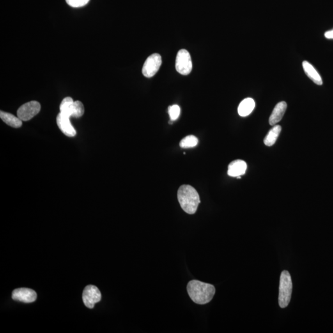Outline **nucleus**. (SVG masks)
<instances>
[{
	"instance_id": "nucleus-19",
	"label": "nucleus",
	"mask_w": 333,
	"mask_h": 333,
	"mask_svg": "<svg viewBox=\"0 0 333 333\" xmlns=\"http://www.w3.org/2000/svg\"><path fill=\"white\" fill-rule=\"evenodd\" d=\"M180 107L178 105H172L169 106L168 112L171 121L177 120L180 114Z\"/></svg>"
},
{
	"instance_id": "nucleus-13",
	"label": "nucleus",
	"mask_w": 333,
	"mask_h": 333,
	"mask_svg": "<svg viewBox=\"0 0 333 333\" xmlns=\"http://www.w3.org/2000/svg\"><path fill=\"white\" fill-rule=\"evenodd\" d=\"M256 105L253 99L247 98L245 99L239 105L238 112L241 117H246L252 113Z\"/></svg>"
},
{
	"instance_id": "nucleus-20",
	"label": "nucleus",
	"mask_w": 333,
	"mask_h": 333,
	"mask_svg": "<svg viewBox=\"0 0 333 333\" xmlns=\"http://www.w3.org/2000/svg\"><path fill=\"white\" fill-rule=\"evenodd\" d=\"M89 0H66V3L73 8H80L86 6Z\"/></svg>"
},
{
	"instance_id": "nucleus-3",
	"label": "nucleus",
	"mask_w": 333,
	"mask_h": 333,
	"mask_svg": "<svg viewBox=\"0 0 333 333\" xmlns=\"http://www.w3.org/2000/svg\"><path fill=\"white\" fill-rule=\"evenodd\" d=\"M293 283L290 274L284 270L280 277L279 302L280 307L285 308L290 302Z\"/></svg>"
},
{
	"instance_id": "nucleus-8",
	"label": "nucleus",
	"mask_w": 333,
	"mask_h": 333,
	"mask_svg": "<svg viewBox=\"0 0 333 333\" xmlns=\"http://www.w3.org/2000/svg\"><path fill=\"white\" fill-rule=\"evenodd\" d=\"M37 295L35 291L29 288L16 289L12 293L13 299L25 303L35 301Z\"/></svg>"
},
{
	"instance_id": "nucleus-5",
	"label": "nucleus",
	"mask_w": 333,
	"mask_h": 333,
	"mask_svg": "<svg viewBox=\"0 0 333 333\" xmlns=\"http://www.w3.org/2000/svg\"><path fill=\"white\" fill-rule=\"evenodd\" d=\"M40 103L36 101H32L23 105L18 110V117L22 121H28L40 111Z\"/></svg>"
},
{
	"instance_id": "nucleus-6",
	"label": "nucleus",
	"mask_w": 333,
	"mask_h": 333,
	"mask_svg": "<svg viewBox=\"0 0 333 333\" xmlns=\"http://www.w3.org/2000/svg\"><path fill=\"white\" fill-rule=\"evenodd\" d=\"M162 64V58L160 55L158 53L151 55L144 63L142 72L144 77H152L159 70Z\"/></svg>"
},
{
	"instance_id": "nucleus-14",
	"label": "nucleus",
	"mask_w": 333,
	"mask_h": 333,
	"mask_svg": "<svg viewBox=\"0 0 333 333\" xmlns=\"http://www.w3.org/2000/svg\"><path fill=\"white\" fill-rule=\"evenodd\" d=\"M0 118L4 123L13 128H19L22 125V121L8 112L1 111Z\"/></svg>"
},
{
	"instance_id": "nucleus-10",
	"label": "nucleus",
	"mask_w": 333,
	"mask_h": 333,
	"mask_svg": "<svg viewBox=\"0 0 333 333\" xmlns=\"http://www.w3.org/2000/svg\"><path fill=\"white\" fill-rule=\"evenodd\" d=\"M246 170L247 164L244 160H234L228 165V175L232 177L241 176L245 174Z\"/></svg>"
},
{
	"instance_id": "nucleus-4",
	"label": "nucleus",
	"mask_w": 333,
	"mask_h": 333,
	"mask_svg": "<svg viewBox=\"0 0 333 333\" xmlns=\"http://www.w3.org/2000/svg\"><path fill=\"white\" fill-rule=\"evenodd\" d=\"M175 68L178 73L183 75H188L192 72V57L187 50H181L178 52L176 57Z\"/></svg>"
},
{
	"instance_id": "nucleus-1",
	"label": "nucleus",
	"mask_w": 333,
	"mask_h": 333,
	"mask_svg": "<svg viewBox=\"0 0 333 333\" xmlns=\"http://www.w3.org/2000/svg\"><path fill=\"white\" fill-rule=\"evenodd\" d=\"M187 291L193 301L197 304H208L215 293V287L206 282L192 280L188 283Z\"/></svg>"
},
{
	"instance_id": "nucleus-16",
	"label": "nucleus",
	"mask_w": 333,
	"mask_h": 333,
	"mask_svg": "<svg viewBox=\"0 0 333 333\" xmlns=\"http://www.w3.org/2000/svg\"><path fill=\"white\" fill-rule=\"evenodd\" d=\"M73 103L74 102H73L72 98L66 97L64 98L62 101L60 105L61 113L70 118L72 117Z\"/></svg>"
},
{
	"instance_id": "nucleus-11",
	"label": "nucleus",
	"mask_w": 333,
	"mask_h": 333,
	"mask_svg": "<svg viewBox=\"0 0 333 333\" xmlns=\"http://www.w3.org/2000/svg\"><path fill=\"white\" fill-rule=\"evenodd\" d=\"M287 104L286 102H281L278 103L275 105L274 109L269 118V123L270 125H275L281 120L282 117L286 111Z\"/></svg>"
},
{
	"instance_id": "nucleus-21",
	"label": "nucleus",
	"mask_w": 333,
	"mask_h": 333,
	"mask_svg": "<svg viewBox=\"0 0 333 333\" xmlns=\"http://www.w3.org/2000/svg\"><path fill=\"white\" fill-rule=\"evenodd\" d=\"M325 36L328 39H333V30L325 32Z\"/></svg>"
},
{
	"instance_id": "nucleus-7",
	"label": "nucleus",
	"mask_w": 333,
	"mask_h": 333,
	"mask_svg": "<svg viewBox=\"0 0 333 333\" xmlns=\"http://www.w3.org/2000/svg\"><path fill=\"white\" fill-rule=\"evenodd\" d=\"M83 301L87 307L93 309L95 304L102 299V294L97 287L88 285L86 287L82 295Z\"/></svg>"
},
{
	"instance_id": "nucleus-18",
	"label": "nucleus",
	"mask_w": 333,
	"mask_h": 333,
	"mask_svg": "<svg viewBox=\"0 0 333 333\" xmlns=\"http://www.w3.org/2000/svg\"><path fill=\"white\" fill-rule=\"evenodd\" d=\"M85 109L84 105L80 101H76L73 103L72 117L79 118L84 114Z\"/></svg>"
},
{
	"instance_id": "nucleus-9",
	"label": "nucleus",
	"mask_w": 333,
	"mask_h": 333,
	"mask_svg": "<svg viewBox=\"0 0 333 333\" xmlns=\"http://www.w3.org/2000/svg\"><path fill=\"white\" fill-rule=\"evenodd\" d=\"M57 124L58 125L59 129L61 132L66 135V136L70 137H75L77 134L76 130L73 128L72 124L70 123V118L68 116H64V114L59 113L57 116L56 119Z\"/></svg>"
},
{
	"instance_id": "nucleus-2",
	"label": "nucleus",
	"mask_w": 333,
	"mask_h": 333,
	"mask_svg": "<svg viewBox=\"0 0 333 333\" xmlns=\"http://www.w3.org/2000/svg\"><path fill=\"white\" fill-rule=\"evenodd\" d=\"M177 197L181 208L189 214L196 213L201 203L198 193L192 186H181L178 190Z\"/></svg>"
},
{
	"instance_id": "nucleus-12",
	"label": "nucleus",
	"mask_w": 333,
	"mask_h": 333,
	"mask_svg": "<svg viewBox=\"0 0 333 333\" xmlns=\"http://www.w3.org/2000/svg\"><path fill=\"white\" fill-rule=\"evenodd\" d=\"M303 69H304L305 74L310 79H311L315 84L318 85V86H321L323 84V80L321 79L320 75L314 67L309 62L304 61L302 63Z\"/></svg>"
},
{
	"instance_id": "nucleus-17",
	"label": "nucleus",
	"mask_w": 333,
	"mask_h": 333,
	"mask_svg": "<svg viewBox=\"0 0 333 333\" xmlns=\"http://www.w3.org/2000/svg\"><path fill=\"white\" fill-rule=\"evenodd\" d=\"M198 143V139L193 135H189L181 140L180 146L183 148H193Z\"/></svg>"
},
{
	"instance_id": "nucleus-15",
	"label": "nucleus",
	"mask_w": 333,
	"mask_h": 333,
	"mask_svg": "<svg viewBox=\"0 0 333 333\" xmlns=\"http://www.w3.org/2000/svg\"><path fill=\"white\" fill-rule=\"evenodd\" d=\"M281 132V127L280 125H275L272 129L269 131L264 139V144L267 146H272L276 143L278 138Z\"/></svg>"
}]
</instances>
